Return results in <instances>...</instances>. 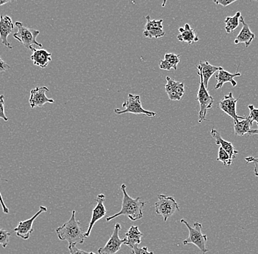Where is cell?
<instances>
[{"mask_svg": "<svg viewBox=\"0 0 258 254\" xmlns=\"http://www.w3.org/2000/svg\"><path fill=\"white\" fill-rule=\"evenodd\" d=\"M76 245H69L70 254H96L93 253V252H88L81 250V249H79Z\"/></svg>", "mask_w": 258, "mask_h": 254, "instance_id": "cell-32", "label": "cell"}, {"mask_svg": "<svg viewBox=\"0 0 258 254\" xmlns=\"http://www.w3.org/2000/svg\"><path fill=\"white\" fill-rule=\"evenodd\" d=\"M249 109V117L251 124L256 122L258 125V109L254 107L253 105L248 106Z\"/></svg>", "mask_w": 258, "mask_h": 254, "instance_id": "cell-28", "label": "cell"}, {"mask_svg": "<svg viewBox=\"0 0 258 254\" xmlns=\"http://www.w3.org/2000/svg\"><path fill=\"white\" fill-rule=\"evenodd\" d=\"M211 135L215 139L216 144L217 145L220 146V147H222L228 154L232 160L235 158V156H236L237 154H238V152L235 150L231 142H229V141H225V139H222L220 133L214 128H211Z\"/></svg>", "mask_w": 258, "mask_h": 254, "instance_id": "cell-19", "label": "cell"}, {"mask_svg": "<svg viewBox=\"0 0 258 254\" xmlns=\"http://www.w3.org/2000/svg\"><path fill=\"white\" fill-rule=\"evenodd\" d=\"M200 78H201V81H200V88L199 91H198L197 100H198V102H199L200 107H201V109H200L199 112V120H198V123H202L203 121H206L207 111L212 108L214 100L212 96H210L208 90L205 88L201 75H200Z\"/></svg>", "mask_w": 258, "mask_h": 254, "instance_id": "cell-7", "label": "cell"}, {"mask_svg": "<svg viewBox=\"0 0 258 254\" xmlns=\"http://www.w3.org/2000/svg\"><path fill=\"white\" fill-rule=\"evenodd\" d=\"M132 254H154L153 251H149L146 246L143 247L135 245L132 248Z\"/></svg>", "mask_w": 258, "mask_h": 254, "instance_id": "cell-29", "label": "cell"}, {"mask_svg": "<svg viewBox=\"0 0 258 254\" xmlns=\"http://www.w3.org/2000/svg\"><path fill=\"white\" fill-rule=\"evenodd\" d=\"M11 234V233L7 230L2 229L0 227V245L3 246L4 248H6L9 244Z\"/></svg>", "mask_w": 258, "mask_h": 254, "instance_id": "cell-27", "label": "cell"}, {"mask_svg": "<svg viewBox=\"0 0 258 254\" xmlns=\"http://www.w3.org/2000/svg\"><path fill=\"white\" fill-rule=\"evenodd\" d=\"M120 191L123 194L122 197V208L118 213L114 214L112 216L107 217L106 221H111L114 218L121 215H125L128 217L129 220L135 222L142 219L143 218V209L148 202H143L141 201V198L137 197V199H133L130 197L126 192V186L122 184L120 187Z\"/></svg>", "mask_w": 258, "mask_h": 254, "instance_id": "cell-1", "label": "cell"}, {"mask_svg": "<svg viewBox=\"0 0 258 254\" xmlns=\"http://www.w3.org/2000/svg\"><path fill=\"white\" fill-rule=\"evenodd\" d=\"M143 234L139 229L138 226H132L125 234L123 239L125 240L124 244L128 246L131 249L135 245H140L142 242V237Z\"/></svg>", "mask_w": 258, "mask_h": 254, "instance_id": "cell-20", "label": "cell"}, {"mask_svg": "<svg viewBox=\"0 0 258 254\" xmlns=\"http://www.w3.org/2000/svg\"><path fill=\"white\" fill-rule=\"evenodd\" d=\"M49 91L46 87H37L30 91V97L29 99L30 107L32 109L37 107H43L45 104H54L53 99H48L46 96V92Z\"/></svg>", "mask_w": 258, "mask_h": 254, "instance_id": "cell-12", "label": "cell"}, {"mask_svg": "<svg viewBox=\"0 0 258 254\" xmlns=\"http://www.w3.org/2000/svg\"><path fill=\"white\" fill-rule=\"evenodd\" d=\"M159 66L161 70H171L172 69V66L169 65L168 62H167V61L164 60V59H163V60H161L160 62H159Z\"/></svg>", "mask_w": 258, "mask_h": 254, "instance_id": "cell-35", "label": "cell"}, {"mask_svg": "<svg viewBox=\"0 0 258 254\" xmlns=\"http://www.w3.org/2000/svg\"><path fill=\"white\" fill-rule=\"evenodd\" d=\"M15 25L17 27L18 31L14 34V38L22 43L24 47L30 49L33 45L38 47H43V45L38 43L36 40L37 37L40 34L39 30L29 28L20 22H16Z\"/></svg>", "mask_w": 258, "mask_h": 254, "instance_id": "cell-4", "label": "cell"}, {"mask_svg": "<svg viewBox=\"0 0 258 254\" xmlns=\"http://www.w3.org/2000/svg\"><path fill=\"white\" fill-rule=\"evenodd\" d=\"M235 2H236L235 0H214V3L217 5V6L221 5L223 7H227V6L233 4Z\"/></svg>", "mask_w": 258, "mask_h": 254, "instance_id": "cell-33", "label": "cell"}, {"mask_svg": "<svg viewBox=\"0 0 258 254\" xmlns=\"http://www.w3.org/2000/svg\"><path fill=\"white\" fill-rule=\"evenodd\" d=\"M122 107L124 110L115 109L114 112L117 115H122V114L131 113L135 115H144L147 117H156V113L151 111L145 110L142 106L140 96L137 95L128 94V99L122 104Z\"/></svg>", "mask_w": 258, "mask_h": 254, "instance_id": "cell-6", "label": "cell"}, {"mask_svg": "<svg viewBox=\"0 0 258 254\" xmlns=\"http://www.w3.org/2000/svg\"><path fill=\"white\" fill-rule=\"evenodd\" d=\"M46 211H47V208L46 207L40 206L38 213H35V215H34L32 218H29V219L26 220V221L19 222L18 226L14 229L16 236L22 238L24 240H27L34 231V221L39 216L40 214L46 213Z\"/></svg>", "mask_w": 258, "mask_h": 254, "instance_id": "cell-8", "label": "cell"}, {"mask_svg": "<svg viewBox=\"0 0 258 254\" xmlns=\"http://www.w3.org/2000/svg\"><path fill=\"white\" fill-rule=\"evenodd\" d=\"M30 50L33 51L30 59L33 62L34 65L40 68H46L51 61V53L45 49H37L33 47Z\"/></svg>", "mask_w": 258, "mask_h": 254, "instance_id": "cell-15", "label": "cell"}, {"mask_svg": "<svg viewBox=\"0 0 258 254\" xmlns=\"http://www.w3.org/2000/svg\"><path fill=\"white\" fill-rule=\"evenodd\" d=\"M180 55L173 54V53H167L164 55V60L167 61V62L172 66L173 70H176L177 65L180 62Z\"/></svg>", "mask_w": 258, "mask_h": 254, "instance_id": "cell-26", "label": "cell"}, {"mask_svg": "<svg viewBox=\"0 0 258 254\" xmlns=\"http://www.w3.org/2000/svg\"><path fill=\"white\" fill-rule=\"evenodd\" d=\"M217 160L218 161L222 162L225 166H230V165H231L232 163H233V160L230 158L228 154L222 147H219Z\"/></svg>", "mask_w": 258, "mask_h": 254, "instance_id": "cell-25", "label": "cell"}, {"mask_svg": "<svg viewBox=\"0 0 258 254\" xmlns=\"http://www.w3.org/2000/svg\"><path fill=\"white\" fill-rule=\"evenodd\" d=\"M179 32L180 34L177 35V38L180 41L184 42L188 44L199 41V38L196 32L190 27L188 24H185L184 27H180Z\"/></svg>", "mask_w": 258, "mask_h": 254, "instance_id": "cell-21", "label": "cell"}, {"mask_svg": "<svg viewBox=\"0 0 258 254\" xmlns=\"http://www.w3.org/2000/svg\"><path fill=\"white\" fill-rule=\"evenodd\" d=\"M105 200H106V196H105L104 194H98V197H96V201L97 205L93 210L91 221L90 222L88 231L85 232V237H90L92 229H93L94 225L96 224L97 222L102 219V218L105 217V215H106V210L104 206Z\"/></svg>", "mask_w": 258, "mask_h": 254, "instance_id": "cell-11", "label": "cell"}, {"mask_svg": "<svg viewBox=\"0 0 258 254\" xmlns=\"http://www.w3.org/2000/svg\"><path fill=\"white\" fill-rule=\"evenodd\" d=\"M167 85L165 86V91L170 101H180L184 95V83L179 82L167 77Z\"/></svg>", "mask_w": 258, "mask_h": 254, "instance_id": "cell-13", "label": "cell"}, {"mask_svg": "<svg viewBox=\"0 0 258 254\" xmlns=\"http://www.w3.org/2000/svg\"><path fill=\"white\" fill-rule=\"evenodd\" d=\"M0 118L3 119L6 122L8 121V117L5 114V97L3 95L0 96Z\"/></svg>", "mask_w": 258, "mask_h": 254, "instance_id": "cell-30", "label": "cell"}, {"mask_svg": "<svg viewBox=\"0 0 258 254\" xmlns=\"http://www.w3.org/2000/svg\"><path fill=\"white\" fill-rule=\"evenodd\" d=\"M248 135H258V128L257 129H251L249 133H247Z\"/></svg>", "mask_w": 258, "mask_h": 254, "instance_id": "cell-37", "label": "cell"}, {"mask_svg": "<svg viewBox=\"0 0 258 254\" xmlns=\"http://www.w3.org/2000/svg\"><path fill=\"white\" fill-rule=\"evenodd\" d=\"M146 25L145 26V30H163V19L160 20H151L150 16L146 17Z\"/></svg>", "mask_w": 258, "mask_h": 254, "instance_id": "cell-24", "label": "cell"}, {"mask_svg": "<svg viewBox=\"0 0 258 254\" xmlns=\"http://www.w3.org/2000/svg\"><path fill=\"white\" fill-rule=\"evenodd\" d=\"M180 223L185 225L188 230V232H189L188 238L183 241V245H189V244H194L200 249L202 253H206L209 252V249L206 247V242L208 241L207 235L202 233L203 225L198 223V222H195L194 223V226H191L188 221L185 219L180 220Z\"/></svg>", "mask_w": 258, "mask_h": 254, "instance_id": "cell-3", "label": "cell"}, {"mask_svg": "<svg viewBox=\"0 0 258 254\" xmlns=\"http://www.w3.org/2000/svg\"><path fill=\"white\" fill-rule=\"evenodd\" d=\"M252 125L249 117H246L244 120L238 121V123L234 124V131L236 136H243L247 134L251 130Z\"/></svg>", "mask_w": 258, "mask_h": 254, "instance_id": "cell-22", "label": "cell"}, {"mask_svg": "<svg viewBox=\"0 0 258 254\" xmlns=\"http://www.w3.org/2000/svg\"><path fill=\"white\" fill-rule=\"evenodd\" d=\"M240 22H241L243 27H242L241 32H240V33L238 34V36L236 37L235 41H234V43H235V44L245 43L246 48L249 47L251 42L255 38V35H254V33H251L249 26L245 22L244 19L243 17L240 18Z\"/></svg>", "mask_w": 258, "mask_h": 254, "instance_id": "cell-18", "label": "cell"}, {"mask_svg": "<svg viewBox=\"0 0 258 254\" xmlns=\"http://www.w3.org/2000/svg\"><path fill=\"white\" fill-rule=\"evenodd\" d=\"M245 160L248 163H253L254 165V173L256 177L258 178V157H247L245 158Z\"/></svg>", "mask_w": 258, "mask_h": 254, "instance_id": "cell-31", "label": "cell"}, {"mask_svg": "<svg viewBox=\"0 0 258 254\" xmlns=\"http://www.w3.org/2000/svg\"><path fill=\"white\" fill-rule=\"evenodd\" d=\"M121 229L120 223H116L114 231L110 238H109L106 245L103 247L98 249V254H116L121 249V246L124 244V239H121L119 237V231Z\"/></svg>", "mask_w": 258, "mask_h": 254, "instance_id": "cell-9", "label": "cell"}, {"mask_svg": "<svg viewBox=\"0 0 258 254\" xmlns=\"http://www.w3.org/2000/svg\"><path fill=\"white\" fill-rule=\"evenodd\" d=\"M57 237L60 240L67 241L69 245L84 243L85 233L81 226L80 222L76 219V211L73 210L70 219L56 229Z\"/></svg>", "mask_w": 258, "mask_h": 254, "instance_id": "cell-2", "label": "cell"}, {"mask_svg": "<svg viewBox=\"0 0 258 254\" xmlns=\"http://www.w3.org/2000/svg\"><path fill=\"white\" fill-rule=\"evenodd\" d=\"M14 30V25L12 19L8 16L1 15L0 17V40L2 43L9 49H12L13 46L8 42V38L10 34Z\"/></svg>", "mask_w": 258, "mask_h": 254, "instance_id": "cell-14", "label": "cell"}, {"mask_svg": "<svg viewBox=\"0 0 258 254\" xmlns=\"http://www.w3.org/2000/svg\"><path fill=\"white\" fill-rule=\"evenodd\" d=\"M197 67L199 70L198 74L201 75L202 78H203V84H204L205 88L208 90L210 78L213 76L214 74H215L216 72L219 71L220 67L211 65L207 61H206V62H202L201 61Z\"/></svg>", "mask_w": 258, "mask_h": 254, "instance_id": "cell-16", "label": "cell"}, {"mask_svg": "<svg viewBox=\"0 0 258 254\" xmlns=\"http://www.w3.org/2000/svg\"><path fill=\"white\" fill-rule=\"evenodd\" d=\"M0 205H1L2 208H3V213L5 214L9 213V209L8 208L7 206L5 204L4 201H3V198L1 195V193H0Z\"/></svg>", "mask_w": 258, "mask_h": 254, "instance_id": "cell-36", "label": "cell"}, {"mask_svg": "<svg viewBox=\"0 0 258 254\" xmlns=\"http://www.w3.org/2000/svg\"><path fill=\"white\" fill-rule=\"evenodd\" d=\"M241 17V12H237L233 17H227L225 20L226 33L230 34L235 31L240 23V18Z\"/></svg>", "mask_w": 258, "mask_h": 254, "instance_id": "cell-23", "label": "cell"}, {"mask_svg": "<svg viewBox=\"0 0 258 254\" xmlns=\"http://www.w3.org/2000/svg\"><path fill=\"white\" fill-rule=\"evenodd\" d=\"M159 201L155 203L154 207L156 214L164 218V221L167 222L169 218L172 217L177 211H180V207L173 197L159 194Z\"/></svg>", "mask_w": 258, "mask_h": 254, "instance_id": "cell-5", "label": "cell"}, {"mask_svg": "<svg viewBox=\"0 0 258 254\" xmlns=\"http://www.w3.org/2000/svg\"><path fill=\"white\" fill-rule=\"evenodd\" d=\"M11 69V66L6 63L1 57H0V73H5Z\"/></svg>", "mask_w": 258, "mask_h": 254, "instance_id": "cell-34", "label": "cell"}, {"mask_svg": "<svg viewBox=\"0 0 258 254\" xmlns=\"http://www.w3.org/2000/svg\"><path fill=\"white\" fill-rule=\"evenodd\" d=\"M239 99H235L233 93H230L225 96L224 99L219 102V107L221 110L233 119L234 124L238 123L240 120H243L246 117H240L236 113V104Z\"/></svg>", "mask_w": 258, "mask_h": 254, "instance_id": "cell-10", "label": "cell"}, {"mask_svg": "<svg viewBox=\"0 0 258 254\" xmlns=\"http://www.w3.org/2000/svg\"><path fill=\"white\" fill-rule=\"evenodd\" d=\"M241 74L238 73V72L235 73H229L223 67H220L219 71H218L217 75H216L217 83L215 86V90L220 89L227 82H230L233 88H235L237 86V82L234 80V78L235 77L241 76Z\"/></svg>", "mask_w": 258, "mask_h": 254, "instance_id": "cell-17", "label": "cell"}, {"mask_svg": "<svg viewBox=\"0 0 258 254\" xmlns=\"http://www.w3.org/2000/svg\"><path fill=\"white\" fill-rule=\"evenodd\" d=\"M11 3H12V1H11V0H0V6H4V5Z\"/></svg>", "mask_w": 258, "mask_h": 254, "instance_id": "cell-38", "label": "cell"}]
</instances>
